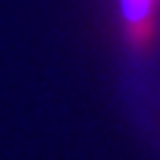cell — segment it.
Listing matches in <instances>:
<instances>
[{"label": "cell", "mask_w": 160, "mask_h": 160, "mask_svg": "<svg viewBox=\"0 0 160 160\" xmlns=\"http://www.w3.org/2000/svg\"><path fill=\"white\" fill-rule=\"evenodd\" d=\"M123 3V19L128 27V40L133 46H147L155 35V16L152 8L158 0H120Z\"/></svg>", "instance_id": "1"}]
</instances>
